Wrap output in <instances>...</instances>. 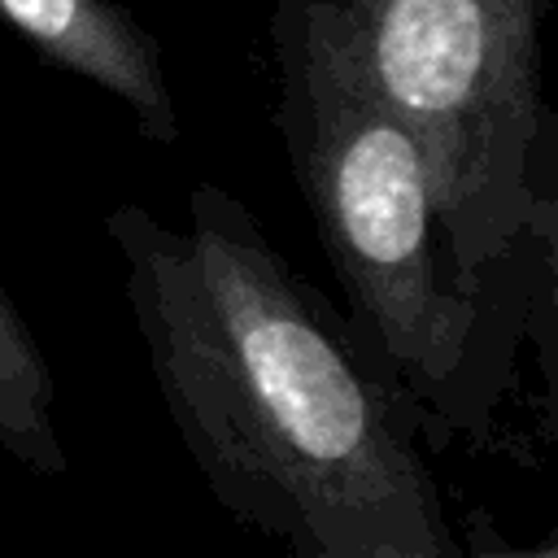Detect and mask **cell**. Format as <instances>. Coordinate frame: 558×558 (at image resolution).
I'll list each match as a JSON object with an SVG mask.
<instances>
[{
    "mask_svg": "<svg viewBox=\"0 0 558 558\" xmlns=\"http://www.w3.org/2000/svg\"><path fill=\"white\" fill-rule=\"evenodd\" d=\"M105 235L157 397L209 497L296 558H449L423 436L349 318L218 183L187 227L118 205Z\"/></svg>",
    "mask_w": 558,
    "mask_h": 558,
    "instance_id": "cell-1",
    "label": "cell"
},
{
    "mask_svg": "<svg viewBox=\"0 0 558 558\" xmlns=\"http://www.w3.org/2000/svg\"><path fill=\"white\" fill-rule=\"evenodd\" d=\"M270 61L275 126L349 292L353 336L414 414L427 453L488 449L523 344L549 353L554 305L501 296L462 270L423 144L366 78L331 4L279 0Z\"/></svg>",
    "mask_w": 558,
    "mask_h": 558,
    "instance_id": "cell-2",
    "label": "cell"
},
{
    "mask_svg": "<svg viewBox=\"0 0 558 558\" xmlns=\"http://www.w3.org/2000/svg\"><path fill=\"white\" fill-rule=\"evenodd\" d=\"M366 78L418 135L462 270L554 305L558 122L541 96L554 0H323Z\"/></svg>",
    "mask_w": 558,
    "mask_h": 558,
    "instance_id": "cell-3",
    "label": "cell"
},
{
    "mask_svg": "<svg viewBox=\"0 0 558 558\" xmlns=\"http://www.w3.org/2000/svg\"><path fill=\"white\" fill-rule=\"evenodd\" d=\"M9 26L48 65L87 78L113 96L144 140L170 148L183 140L174 87L153 31L118 0H0Z\"/></svg>",
    "mask_w": 558,
    "mask_h": 558,
    "instance_id": "cell-4",
    "label": "cell"
},
{
    "mask_svg": "<svg viewBox=\"0 0 558 558\" xmlns=\"http://www.w3.org/2000/svg\"><path fill=\"white\" fill-rule=\"evenodd\" d=\"M52 397L57 392L44 349L0 279V453L44 480H61L70 471V453L52 418Z\"/></svg>",
    "mask_w": 558,
    "mask_h": 558,
    "instance_id": "cell-5",
    "label": "cell"
}]
</instances>
